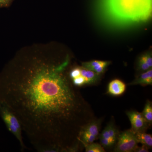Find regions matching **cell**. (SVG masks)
I'll return each instance as SVG.
<instances>
[{
	"mask_svg": "<svg viewBox=\"0 0 152 152\" xmlns=\"http://www.w3.org/2000/svg\"><path fill=\"white\" fill-rule=\"evenodd\" d=\"M138 143L145 145L149 148L152 147V136L151 134L145 132L134 133Z\"/></svg>",
	"mask_w": 152,
	"mask_h": 152,
	"instance_id": "11",
	"label": "cell"
},
{
	"mask_svg": "<svg viewBox=\"0 0 152 152\" xmlns=\"http://www.w3.org/2000/svg\"><path fill=\"white\" fill-rule=\"evenodd\" d=\"M99 138L100 139L101 145L104 148H108L113 146L116 142L111 139L103 137Z\"/></svg>",
	"mask_w": 152,
	"mask_h": 152,
	"instance_id": "16",
	"label": "cell"
},
{
	"mask_svg": "<svg viewBox=\"0 0 152 152\" xmlns=\"http://www.w3.org/2000/svg\"><path fill=\"white\" fill-rule=\"evenodd\" d=\"M13 0H0V8L9 7Z\"/></svg>",
	"mask_w": 152,
	"mask_h": 152,
	"instance_id": "18",
	"label": "cell"
},
{
	"mask_svg": "<svg viewBox=\"0 0 152 152\" xmlns=\"http://www.w3.org/2000/svg\"><path fill=\"white\" fill-rule=\"evenodd\" d=\"M140 85L142 86H152V69L145 71L140 75L135 80L129 84L130 86Z\"/></svg>",
	"mask_w": 152,
	"mask_h": 152,
	"instance_id": "10",
	"label": "cell"
},
{
	"mask_svg": "<svg viewBox=\"0 0 152 152\" xmlns=\"http://www.w3.org/2000/svg\"><path fill=\"white\" fill-rule=\"evenodd\" d=\"M0 116L9 131L18 140L22 151L26 148L23 141L22 128L20 123L16 116L4 104L0 102Z\"/></svg>",
	"mask_w": 152,
	"mask_h": 152,
	"instance_id": "3",
	"label": "cell"
},
{
	"mask_svg": "<svg viewBox=\"0 0 152 152\" xmlns=\"http://www.w3.org/2000/svg\"><path fill=\"white\" fill-rule=\"evenodd\" d=\"M126 86L121 80L115 79L109 83L108 86L107 93L115 96H121L126 91Z\"/></svg>",
	"mask_w": 152,
	"mask_h": 152,
	"instance_id": "8",
	"label": "cell"
},
{
	"mask_svg": "<svg viewBox=\"0 0 152 152\" xmlns=\"http://www.w3.org/2000/svg\"><path fill=\"white\" fill-rule=\"evenodd\" d=\"M117 139L118 142L115 148V152H134L138 147V142L135 133L131 129L119 134Z\"/></svg>",
	"mask_w": 152,
	"mask_h": 152,
	"instance_id": "5",
	"label": "cell"
},
{
	"mask_svg": "<svg viewBox=\"0 0 152 152\" xmlns=\"http://www.w3.org/2000/svg\"><path fill=\"white\" fill-rule=\"evenodd\" d=\"M69 77L75 87L94 84L100 79L101 75L83 67H76L70 71Z\"/></svg>",
	"mask_w": 152,
	"mask_h": 152,
	"instance_id": "4",
	"label": "cell"
},
{
	"mask_svg": "<svg viewBox=\"0 0 152 152\" xmlns=\"http://www.w3.org/2000/svg\"><path fill=\"white\" fill-rule=\"evenodd\" d=\"M104 9L112 20L122 24L146 21L152 15V0H105Z\"/></svg>",
	"mask_w": 152,
	"mask_h": 152,
	"instance_id": "2",
	"label": "cell"
},
{
	"mask_svg": "<svg viewBox=\"0 0 152 152\" xmlns=\"http://www.w3.org/2000/svg\"><path fill=\"white\" fill-rule=\"evenodd\" d=\"M106 128H107L108 131L109 135H110V138L116 141L119 134L116 129L114 126L113 124H109L106 127Z\"/></svg>",
	"mask_w": 152,
	"mask_h": 152,
	"instance_id": "14",
	"label": "cell"
},
{
	"mask_svg": "<svg viewBox=\"0 0 152 152\" xmlns=\"http://www.w3.org/2000/svg\"><path fill=\"white\" fill-rule=\"evenodd\" d=\"M149 148L146 146L145 145H142L141 147H137V148L134 151V152H148Z\"/></svg>",
	"mask_w": 152,
	"mask_h": 152,
	"instance_id": "19",
	"label": "cell"
},
{
	"mask_svg": "<svg viewBox=\"0 0 152 152\" xmlns=\"http://www.w3.org/2000/svg\"><path fill=\"white\" fill-rule=\"evenodd\" d=\"M151 69L152 68L150 67L145 61L140 57L139 58L138 62V69L139 70L145 72Z\"/></svg>",
	"mask_w": 152,
	"mask_h": 152,
	"instance_id": "15",
	"label": "cell"
},
{
	"mask_svg": "<svg viewBox=\"0 0 152 152\" xmlns=\"http://www.w3.org/2000/svg\"><path fill=\"white\" fill-rule=\"evenodd\" d=\"M100 122L99 121H92L81 128L80 132H84L98 137L99 136Z\"/></svg>",
	"mask_w": 152,
	"mask_h": 152,
	"instance_id": "9",
	"label": "cell"
},
{
	"mask_svg": "<svg viewBox=\"0 0 152 152\" xmlns=\"http://www.w3.org/2000/svg\"><path fill=\"white\" fill-rule=\"evenodd\" d=\"M126 115L132 125L131 129L134 133L145 132L148 127L151 126L142 113L131 111L127 112Z\"/></svg>",
	"mask_w": 152,
	"mask_h": 152,
	"instance_id": "6",
	"label": "cell"
},
{
	"mask_svg": "<svg viewBox=\"0 0 152 152\" xmlns=\"http://www.w3.org/2000/svg\"><path fill=\"white\" fill-rule=\"evenodd\" d=\"M110 62L108 61L94 60L82 63V66L100 75L103 73Z\"/></svg>",
	"mask_w": 152,
	"mask_h": 152,
	"instance_id": "7",
	"label": "cell"
},
{
	"mask_svg": "<svg viewBox=\"0 0 152 152\" xmlns=\"http://www.w3.org/2000/svg\"><path fill=\"white\" fill-rule=\"evenodd\" d=\"M142 58L148 64L150 67H152V58L151 55L150 53H146L142 56Z\"/></svg>",
	"mask_w": 152,
	"mask_h": 152,
	"instance_id": "17",
	"label": "cell"
},
{
	"mask_svg": "<svg viewBox=\"0 0 152 152\" xmlns=\"http://www.w3.org/2000/svg\"><path fill=\"white\" fill-rule=\"evenodd\" d=\"M61 61L48 56L17 58L0 75V102L16 116L38 151L70 152L79 144L84 104Z\"/></svg>",
	"mask_w": 152,
	"mask_h": 152,
	"instance_id": "1",
	"label": "cell"
},
{
	"mask_svg": "<svg viewBox=\"0 0 152 152\" xmlns=\"http://www.w3.org/2000/svg\"><path fill=\"white\" fill-rule=\"evenodd\" d=\"M143 115L150 125L152 123V105L151 102L147 100L142 113Z\"/></svg>",
	"mask_w": 152,
	"mask_h": 152,
	"instance_id": "12",
	"label": "cell"
},
{
	"mask_svg": "<svg viewBox=\"0 0 152 152\" xmlns=\"http://www.w3.org/2000/svg\"><path fill=\"white\" fill-rule=\"evenodd\" d=\"M86 152H105L104 148L100 144L91 143L90 144H83Z\"/></svg>",
	"mask_w": 152,
	"mask_h": 152,
	"instance_id": "13",
	"label": "cell"
}]
</instances>
